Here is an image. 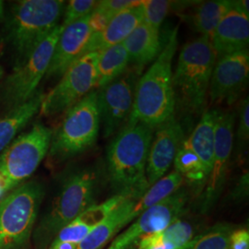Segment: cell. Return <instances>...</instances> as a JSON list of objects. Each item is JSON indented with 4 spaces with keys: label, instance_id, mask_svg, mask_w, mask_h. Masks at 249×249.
Listing matches in <instances>:
<instances>
[{
    "label": "cell",
    "instance_id": "cell-4",
    "mask_svg": "<svg viewBox=\"0 0 249 249\" xmlns=\"http://www.w3.org/2000/svg\"><path fill=\"white\" fill-rule=\"evenodd\" d=\"M216 53L210 38L199 36L183 46L173 73L176 105L191 114H203Z\"/></svg>",
    "mask_w": 249,
    "mask_h": 249
},
{
    "label": "cell",
    "instance_id": "cell-12",
    "mask_svg": "<svg viewBox=\"0 0 249 249\" xmlns=\"http://www.w3.org/2000/svg\"><path fill=\"white\" fill-rule=\"evenodd\" d=\"M234 123V113L217 109L213 169L202 191L198 195L197 201L198 210L201 213H208L223 193L233 148Z\"/></svg>",
    "mask_w": 249,
    "mask_h": 249
},
{
    "label": "cell",
    "instance_id": "cell-6",
    "mask_svg": "<svg viewBox=\"0 0 249 249\" xmlns=\"http://www.w3.org/2000/svg\"><path fill=\"white\" fill-rule=\"evenodd\" d=\"M64 9L61 0H23L14 6L7 23V40L21 62L59 25Z\"/></svg>",
    "mask_w": 249,
    "mask_h": 249
},
{
    "label": "cell",
    "instance_id": "cell-14",
    "mask_svg": "<svg viewBox=\"0 0 249 249\" xmlns=\"http://www.w3.org/2000/svg\"><path fill=\"white\" fill-rule=\"evenodd\" d=\"M249 77V49L217 58L210 82L211 103L231 104L246 88Z\"/></svg>",
    "mask_w": 249,
    "mask_h": 249
},
{
    "label": "cell",
    "instance_id": "cell-36",
    "mask_svg": "<svg viewBox=\"0 0 249 249\" xmlns=\"http://www.w3.org/2000/svg\"><path fill=\"white\" fill-rule=\"evenodd\" d=\"M9 190V188L8 185H7V183H6V181L0 177V198Z\"/></svg>",
    "mask_w": 249,
    "mask_h": 249
},
{
    "label": "cell",
    "instance_id": "cell-17",
    "mask_svg": "<svg viewBox=\"0 0 249 249\" xmlns=\"http://www.w3.org/2000/svg\"><path fill=\"white\" fill-rule=\"evenodd\" d=\"M217 58L249 49V16L234 7L219 22L210 38Z\"/></svg>",
    "mask_w": 249,
    "mask_h": 249
},
{
    "label": "cell",
    "instance_id": "cell-20",
    "mask_svg": "<svg viewBox=\"0 0 249 249\" xmlns=\"http://www.w3.org/2000/svg\"><path fill=\"white\" fill-rule=\"evenodd\" d=\"M128 54L129 64L142 69L152 63L160 54L163 43L160 30L142 22L122 43Z\"/></svg>",
    "mask_w": 249,
    "mask_h": 249
},
{
    "label": "cell",
    "instance_id": "cell-7",
    "mask_svg": "<svg viewBox=\"0 0 249 249\" xmlns=\"http://www.w3.org/2000/svg\"><path fill=\"white\" fill-rule=\"evenodd\" d=\"M44 187L28 182L0 201V249H22L30 239Z\"/></svg>",
    "mask_w": 249,
    "mask_h": 249
},
{
    "label": "cell",
    "instance_id": "cell-3",
    "mask_svg": "<svg viewBox=\"0 0 249 249\" xmlns=\"http://www.w3.org/2000/svg\"><path fill=\"white\" fill-rule=\"evenodd\" d=\"M101 181L102 172L98 167L78 170L65 179L51 210L36 228V249L50 247L61 229L90 206L96 204Z\"/></svg>",
    "mask_w": 249,
    "mask_h": 249
},
{
    "label": "cell",
    "instance_id": "cell-31",
    "mask_svg": "<svg viewBox=\"0 0 249 249\" xmlns=\"http://www.w3.org/2000/svg\"><path fill=\"white\" fill-rule=\"evenodd\" d=\"M236 142L233 144L236 146V153L240 155L246 151L249 140V97L244 99L239 105L238 111V124L236 134L233 136Z\"/></svg>",
    "mask_w": 249,
    "mask_h": 249
},
{
    "label": "cell",
    "instance_id": "cell-27",
    "mask_svg": "<svg viewBox=\"0 0 249 249\" xmlns=\"http://www.w3.org/2000/svg\"><path fill=\"white\" fill-rule=\"evenodd\" d=\"M128 65V54L123 44L100 51L97 61V87H104L122 75L127 70Z\"/></svg>",
    "mask_w": 249,
    "mask_h": 249
},
{
    "label": "cell",
    "instance_id": "cell-16",
    "mask_svg": "<svg viewBox=\"0 0 249 249\" xmlns=\"http://www.w3.org/2000/svg\"><path fill=\"white\" fill-rule=\"evenodd\" d=\"M89 16L63 29L54 47L46 77L62 76L74 63L87 53V47L93 35L89 26Z\"/></svg>",
    "mask_w": 249,
    "mask_h": 249
},
{
    "label": "cell",
    "instance_id": "cell-1",
    "mask_svg": "<svg viewBox=\"0 0 249 249\" xmlns=\"http://www.w3.org/2000/svg\"><path fill=\"white\" fill-rule=\"evenodd\" d=\"M154 129L141 122L125 123L109 143L106 177L115 195L137 201L150 188L146 166Z\"/></svg>",
    "mask_w": 249,
    "mask_h": 249
},
{
    "label": "cell",
    "instance_id": "cell-26",
    "mask_svg": "<svg viewBox=\"0 0 249 249\" xmlns=\"http://www.w3.org/2000/svg\"><path fill=\"white\" fill-rule=\"evenodd\" d=\"M175 170L178 172L184 180H187L189 186L194 187L197 195L200 194L204 187L208 177L204 167L196 152L192 150L187 140L182 143L176 158L174 160Z\"/></svg>",
    "mask_w": 249,
    "mask_h": 249
},
{
    "label": "cell",
    "instance_id": "cell-24",
    "mask_svg": "<svg viewBox=\"0 0 249 249\" xmlns=\"http://www.w3.org/2000/svg\"><path fill=\"white\" fill-rule=\"evenodd\" d=\"M232 7L233 1L229 0L202 2L185 18L196 33L211 38L219 22Z\"/></svg>",
    "mask_w": 249,
    "mask_h": 249
},
{
    "label": "cell",
    "instance_id": "cell-29",
    "mask_svg": "<svg viewBox=\"0 0 249 249\" xmlns=\"http://www.w3.org/2000/svg\"><path fill=\"white\" fill-rule=\"evenodd\" d=\"M175 5L173 1L143 0L140 5L142 12L143 22L160 30L164 18Z\"/></svg>",
    "mask_w": 249,
    "mask_h": 249
},
{
    "label": "cell",
    "instance_id": "cell-21",
    "mask_svg": "<svg viewBox=\"0 0 249 249\" xmlns=\"http://www.w3.org/2000/svg\"><path fill=\"white\" fill-rule=\"evenodd\" d=\"M136 200L127 198L77 245V249H100L128 223Z\"/></svg>",
    "mask_w": 249,
    "mask_h": 249
},
{
    "label": "cell",
    "instance_id": "cell-23",
    "mask_svg": "<svg viewBox=\"0 0 249 249\" xmlns=\"http://www.w3.org/2000/svg\"><path fill=\"white\" fill-rule=\"evenodd\" d=\"M44 97L45 93L36 91L25 104L12 108L6 116L0 118V152L40 110Z\"/></svg>",
    "mask_w": 249,
    "mask_h": 249
},
{
    "label": "cell",
    "instance_id": "cell-2",
    "mask_svg": "<svg viewBox=\"0 0 249 249\" xmlns=\"http://www.w3.org/2000/svg\"><path fill=\"white\" fill-rule=\"evenodd\" d=\"M178 48V27H176L159 56L138 81L132 112L126 123L141 122L155 128L176 113L172 63Z\"/></svg>",
    "mask_w": 249,
    "mask_h": 249
},
{
    "label": "cell",
    "instance_id": "cell-13",
    "mask_svg": "<svg viewBox=\"0 0 249 249\" xmlns=\"http://www.w3.org/2000/svg\"><path fill=\"white\" fill-rule=\"evenodd\" d=\"M189 198V190L180 187L174 194L151 206L137 217L113 243L120 249H126L142 236L162 231L186 214Z\"/></svg>",
    "mask_w": 249,
    "mask_h": 249
},
{
    "label": "cell",
    "instance_id": "cell-30",
    "mask_svg": "<svg viewBox=\"0 0 249 249\" xmlns=\"http://www.w3.org/2000/svg\"><path fill=\"white\" fill-rule=\"evenodd\" d=\"M98 1L94 0H71L63 12V21L60 27L65 29L81 18L89 16L95 9Z\"/></svg>",
    "mask_w": 249,
    "mask_h": 249
},
{
    "label": "cell",
    "instance_id": "cell-22",
    "mask_svg": "<svg viewBox=\"0 0 249 249\" xmlns=\"http://www.w3.org/2000/svg\"><path fill=\"white\" fill-rule=\"evenodd\" d=\"M192 223L178 219L162 231L142 236L138 249H185L195 237Z\"/></svg>",
    "mask_w": 249,
    "mask_h": 249
},
{
    "label": "cell",
    "instance_id": "cell-25",
    "mask_svg": "<svg viewBox=\"0 0 249 249\" xmlns=\"http://www.w3.org/2000/svg\"><path fill=\"white\" fill-rule=\"evenodd\" d=\"M184 181L183 177L176 170L171 172L169 175L160 178L135 202L128 218V223L133 222L137 217L151 208V206L159 203L178 191L180 187H183Z\"/></svg>",
    "mask_w": 249,
    "mask_h": 249
},
{
    "label": "cell",
    "instance_id": "cell-15",
    "mask_svg": "<svg viewBox=\"0 0 249 249\" xmlns=\"http://www.w3.org/2000/svg\"><path fill=\"white\" fill-rule=\"evenodd\" d=\"M155 128L146 166V177L150 187L168 172L186 139L182 124L176 114Z\"/></svg>",
    "mask_w": 249,
    "mask_h": 249
},
{
    "label": "cell",
    "instance_id": "cell-34",
    "mask_svg": "<svg viewBox=\"0 0 249 249\" xmlns=\"http://www.w3.org/2000/svg\"><path fill=\"white\" fill-rule=\"evenodd\" d=\"M249 195V174L245 173L241 177L238 184L232 191V197L235 199L245 198Z\"/></svg>",
    "mask_w": 249,
    "mask_h": 249
},
{
    "label": "cell",
    "instance_id": "cell-18",
    "mask_svg": "<svg viewBox=\"0 0 249 249\" xmlns=\"http://www.w3.org/2000/svg\"><path fill=\"white\" fill-rule=\"evenodd\" d=\"M128 197L125 196L114 195L103 203L90 206L89 209L79 215L71 223H69L61 229L53 239L52 244L59 242H71L74 244H79L99 223H102L117 206H119Z\"/></svg>",
    "mask_w": 249,
    "mask_h": 249
},
{
    "label": "cell",
    "instance_id": "cell-9",
    "mask_svg": "<svg viewBox=\"0 0 249 249\" xmlns=\"http://www.w3.org/2000/svg\"><path fill=\"white\" fill-rule=\"evenodd\" d=\"M61 32L60 25L55 27L7 79L3 97L8 106L13 108L19 107L36 94L37 86L49 68Z\"/></svg>",
    "mask_w": 249,
    "mask_h": 249
},
{
    "label": "cell",
    "instance_id": "cell-33",
    "mask_svg": "<svg viewBox=\"0 0 249 249\" xmlns=\"http://www.w3.org/2000/svg\"><path fill=\"white\" fill-rule=\"evenodd\" d=\"M229 249H249V231L248 229H233L229 238Z\"/></svg>",
    "mask_w": 249,
    "mask_h": 249
},
{
    "label": "cell",
    "instance_id": "cell-19",
    "mask_svg": "<svg viewBox=\"0 0 249 249\" xmlns=\"http://www.w3.org/2000/svg\"><path fill=\"white\" fill-rule=\"evenodd\" d=\"M140 5L118 13L110 20L102 33L93 34L86 53L100 52L108 47L122 44L125 38L143 22L142 12Z\"/></svg>",
    "mask_w": 249,
    "mask_h": 249
},
{
    "label": "cell",
    "instance_id": "cell-39",
    "mask_svg": "<svg viewBox=\"0 0 249 249\" xmlns=\"http://www.w3.org/2000/svg\"><path fill=\"white\" fill-rule=\"evenodd\" d=\"M2 74H3V70H2V68L0 67V77L2 76Z\"/></svg>",
    "mask_w": 249,
    "mask_h": 249
},
{
    "label": "cell",
    "instance_id": "cell-10",
    "mask_svg": "<svg viewBox=\"0 0 249 249\" xmlns=\"http://www.w3.org/2000/svg\"><path fill=\"white\" fill-rule=\"evenodd\" d=\"M98 56L99 52H91L74 63L59 82L45 94L40 114L50 116L66 112L97 87Z\"/></svg>",
    "mask_w": 249,
    "mask_h": 249
},
{
    "label": "cell",
    "instance_id": "cell-5",
    "mask_svg": "<svg viewBox=\"0 0 249 249\" xmlns=\"http://www.w3.org/2000/svg\"><path fill=\"white\" fill-rule=\"evenodd\" d=\"M100 126L97 91L92 90L66 111L52 133L49 159L59 162L88 151L97 142Z\"/></svg>",
    "mask_w": 249,
    "mask_h": 249
},
{
    "label": "cell",
    "instance_id": "cell-37",
    "mask_svg": "<svg viewBox=\"0 0 249 249\" xmlns=\"http://www.w3.org/2000/svg\"><path fill=\"white\" fill-rule=\"evenodd\" d=\"M4 15V4L3 1H0V18Z\"/></svg>",
    "mask_w": 249,
    "mask_h": 249
},
{
    "label": "cell",
    "instance_id": "cell-35",
    "mask_svg": "<svg viewBox=\"0 0 249 249\" xmlns=\"http://www.w3.org/2000/svg\"><path fill=\"white\" fill-rule=\"evenodd\" d=\"M234 7L236 9H239L242 12H244L245 14L249 16V2L248 0H239V1H233Z\"/></svg>",
    "mask_w": 249,
    "mask_h": 249
},
{
    "label": "cell",
    "instance_id": "cell-11",
    "mask_svg": "<svg viewBox=\"0 0 249 249\" xmlns=\"http://www.w3.org/2000/svg\"><path fill=\"white\" fill-rule=\"evenodd\" d=\"M142 71V69L132 66L97 90L100 120L105 138L114 136L127 122Z\"/></svg>",
    "mask_w": 249,
    "mask_h": 249
},
{
    "label": "cell",
    "instance_id": "cell-8",
    "mask_svg": "<svg viewBox=\"0 0 249 249\" xmlns=\"http://www.w3.org/2000/svg\"><path fill=\"white\" fill-rule=\"evenodd\" d=\"M53 131L36 123L30 131L18 136L0 153V177L9 190L30 178L48 153Z\"/></svg>",
    "mask_w": 249,
    "mask_h": 249
},
{
    "label": "cell",
    "instance_id": "cell-38",
    "mask_svg": "<svg viewBox=\"0 0 249 249\" xmlns=\"http://www.w3.org/2000/svg\"><path fill=\"white\" fill-rule=\"evenodd\" d=\"M107 249H120L117 246H116V244H114L113 242H112V244L110 245V247L108 248Z\"/></svg>",
    "mask_w": 249,
    "mask_h": 249
},
{
    "label": "cell",
    "instance_id": "cell-28",
    "mask_svg": "<svg viewBox=\"0 0 249 249\" xmlns=\"http://www.w3.org/2000/svg\"><path fill=\"white\" fill-rule=\"evenodd\" d=\"M234 227L219 223L194 237L185 249H229V238Z\"/></svg>",
    "mask_w": 249,
    "mask_h": 249
},
{
    "label": "cell",
    "instance_id": "cell-32",
    "mask_svg": "<svg viewBox=\"0 0 249 249\" xmlns=\"http://www.w3.org/2000/svg\"><path fill=\"white\" fill-rule=\"evenodd\" d=\"M142 1L134 0H103L98 1L95 9L93 10L103 13L108 18H114L118 13L124 11L125 9H130L141 4Z\"/></svg>",
    "mask_w": 249,
    "mask_h": 249
}]
</instances>
